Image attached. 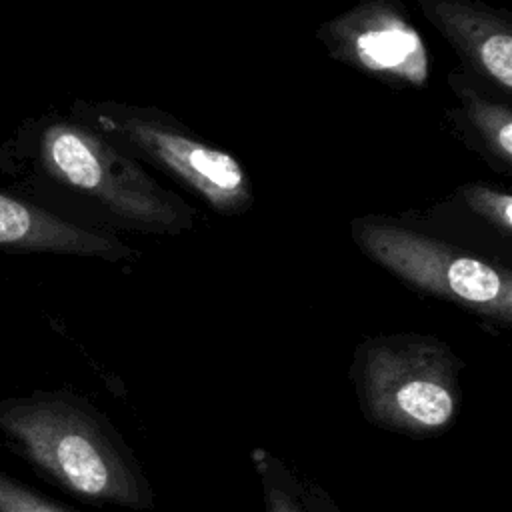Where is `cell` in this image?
<instances>
[{
  "label": "cell",
  "instance_id": "obj_1",
  "mask_svg": "<svg viewBox=\"0 0 512 512\" xmlns=\"http://www.w3.org/2000/svg\"><path fill=\"white\" fill-rule=\"evenodd\" d=\"M0 178L10 194L102 234L176 236L192 230L198 216L138 160L70 114L20 120L0 140Z\"/></svg>",
  "mask_w": 512,
  "mask_h": 512
},
{
  "label": "cell",
  "instance_id": "obj_2",
  "mask_svg": "<svg viewBox=\"0 0 512 512\" xmlns=\"http://www.w3.org/2000/svg\"><path fill=\"white\" fill-rule=\"evenodd\" d=\"M0 432L70 494L130 510L154 508L152 488L112 424L68 392L0 400Z\"/></svg>",
  "mask_w": 512,
  "mask_h": 512
},
{
  "label": "cell",
  "instance_id": "obj_3",
  "mask_svg": "<svg viewBox=\"0 0 512 512\" xmlns=\"http://www.w3.org/2000/svg\"><path fill=\"white\" fill-rule=\"evenodd\" d=\"M462 362L448 344L426 334L364 340L350 366L362 414L378 428L412 438L444 432L462 402Z\"/></svg>",
  "mask_w": 512,
  "mask_h": 512
},
{
  "label": "cell",
  "instance_id": "obj_4",
  "mask_svg": "<svg viewBox=\"0 0 512 512\" xmlns=\"http://www.w3.org/2000/svg\"><path fill=\"white\" fill-rule=\"evenodd\" d=\"M68 114L130 158L172 176L218 214L238 216L254 206L252 182L242 162L158 108L78 98Z\"/></svg>",
  "mask_w": 512,
  "mask_h": 512
},
{
  "label": "cell",
  "instance_id": "obj_5",
  "mask_svg": "<svg viewBox=\"0 0 512 512\" xmlns=\"http://www.w3.org/2000/svg\"><path fill=\"white\" fill-rule=\"evenodd\" d=\"M350 234L364 256L406 286L496 324L512 322V272L388 218L360 216Z\"/></svg>",
  "mask_w": 512,
  "mask_h": 512
},
{
  "label": "cell",
  "instance_id": "obj_6",
  "mask_svg": "<svg viewBox=\"0 0 512 512\" xmlns=\"http://www.w3.org/2000/svg\"><path fill=\"white\" fill-rule=\"evenodd\" d=\"M330 58L402 90L430 78V52L400 0H360L316 30Z\"/></svg>",
  "mask_w": 512,
  "mask_h": 512
},
{
  "label": "cell",
  "instance_id": "obj_7",
  "mask_svg": "<svg viewBox=\"0 0 512 512\" xmlns=\"http://www.w3.org/2000/svg\"><path fill=\"white\" fill-rule=\"evenodd\" d=\"M470 72L512 94V16L478 0H418Z\"/></svg>",
  "mask_w": 512,
  "mask_h": 512
},
{
  "label": "cell",
  "instance_id": "obj_8",
  "mask_svg": "<svg viewBox=\"0 0 512 512\" xmlns=\"http://www.w3.org/2000/svg\"><path fill=\"white\" fill-rule=\"evenodd\" d=\"M0 254H62L124 262L138 256L114 234L86 230L0 186Z\"/></svg>",
  "mask_w": 512,
  "mask_h": 512
},
{
  "label": "cell",
  "instance_id": "obj_9",
  "mask_svg": "<svg viewBox=\"0 0 512 512\" xmlns=\"http://www.w3.org/2000/svg\"><path fill=\"white\" fill-rule=\"evenodd\" d=\"M448 84L458 98V124L468 144L498 172L512 170V112L510 106L492 100L464 74H450Z\"/></svg>",
  "mask_w": 512,
  "mask_h": 512
},
{
  "label": "cell",
  "instance_id": "obj_10",
  "mask_svg": "<svg viewBox=\"0 0 512 512\" xmlns=\"http://www.w3.org/2000/svg\"><path fill=\"white\" fill-rule=\"evenodd\" d=\"M458 200L492 230L510 238L512 234V196L484 182H472L458 188Z\"/></svg>",
  "mask_w": 512,
  "mask_h": 512
},
{
  "label": "cell",
  "instance_id": "obj_11",
  "mask_svg": "<svg viewBox=\"0 0 512 512\" xmlns=\"http://www.w3.org/2000/svg\"><path fill=\"white\" fill-rule=\"evenodd\" d=\"M258 472L262 478L266 512H314L304 496H300L294 480L286 476L280 462L256 452Z\"/></svg>",
  "mask_w": 512,
  "mask_h": 512
},
{
  "label": "cell",
  "instance_id": "obj_12",
  "mask_svg": "<svg viewBox=\"0 0 512 512\" xmlns=\"http://www.w3.org/2000/svg\"><path fill=\"white\" fill-rule=\"evenodd\" d=\"M0 512H70L0 474Z\"/></svg>",
  "mask_w": 512,
  "mask_h": 512
}]
</instances>
